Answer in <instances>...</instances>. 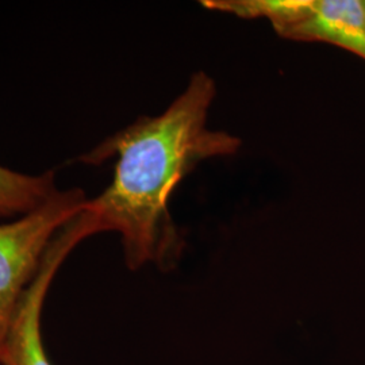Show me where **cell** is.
Instances as JSON below:
<instances>
[{
	"instance_id": "obj_3",
	"label": "cell",
	"mask_w": 365,
	"mask_h": 365,
	"mask_svg": "<svg viewBox=\"0 0 365 365\" xmlns=\"http://www.w3.org/2000/svg\"><path fill=\"white\" fill-rule=\"evenodd\" d=\"M88 237L91 233L78 215L54 237L38 272L22 295L1 342L0 365H53L45 351L41 331L43 302L61 264Z\"/></svg>"
},
{
	"instance_id": "obj_1",
	"label": "cell",
	"mask_w": 365,
	"mask_h": 365,
	"mask_svg": "<svg viewBox=\"0 0 365 365\" xmlns=\"http://www.w3.org/2000/svg\"><path fill=\"white\" fill-rule=\"evenodd\" d=\"M215 93L214 80L197 72L164 113L138 118L78 157L90 165L117 157L110 185L87 199L80 215L92 235H120L133 271L149 264L161 271L178 265L185 242L170 215V196L200 161L233 156L241 148L240 138L207 126Z\"/></svg>"
},
{
	"instance_id": "obj_4",
	"label": "cell",
	"mask_w": 365,
	"mask_h": 365,
	"mask_svg": "<svg viewBox=\"0 0 365 365\" xmlns=\"http://www.w3.org/2000/svg\"><path fill=\"white\" fill-rule=\"evenodd\" d=\"M279 36L333 43L365 60V1L310 0L302 18Z\"/></svg>"
},
{
	"instance_id": "obj_2",
	"label": "cell",
	"mask_w": 365,
	"mask_h": 365,
	"mask_svg": "<svg viewBox=\"0 0 365 365\" xmlns=\"http://www.w3.org/2000/svg\"><path fill=\"white\" fill-rule=\"evenodd\" d=\"M87 202L80 188L58 191L43 206L0 225V346L54 237Z\"/></svg>"
},
{
	"instance_id": "obj_5",
	"label": "cell",
	"mask_w": 365,
	"mask_h": 365,
	"mask_svg": "<svg viewBox=\"0 0 365 365\" xmlns=\"http://www.w3.org/2000/svg\"><path fill=\"white\" fill-rule=\"evenodd\" d=\"M58 191L53 170L26 175L0 165V218L24 217L43 206Z\"/></svg>"
},
{
	"instance_id": "obj_6",
	"label": "cell",
	"mask_w": 365,
	"mask_h": 365,
	"mask_svg": "<svg viewBox=\"0 0 365 365\" xmlns=\"http://www.w3.org/2000/svg\"><path fill=\"white\" fill-rule=\"evenodd\" d=\"M202 4L241 18H267L279 34L302 18L310 0H209Z\"/></svg>"
}]
</instances>
